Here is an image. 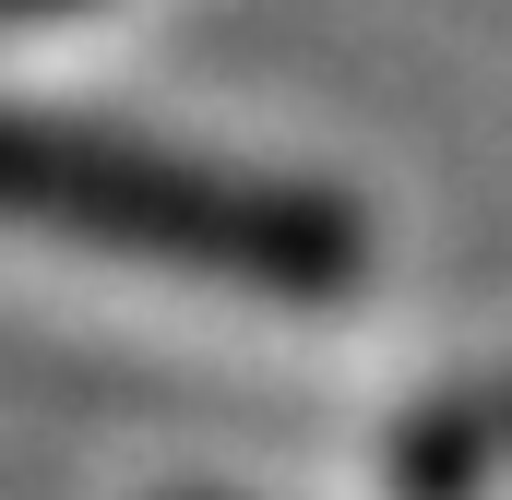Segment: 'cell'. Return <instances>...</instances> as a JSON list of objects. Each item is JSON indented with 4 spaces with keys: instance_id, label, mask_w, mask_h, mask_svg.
Here are the masks:
<instances>
[{
    "instance_id": "obj_1",
    "label": "cell",
    "mask_w": 512,
    "mask_h": 500,
    "mask_svg": "<svg viewBox=\"0 0 512 500\" xmlns=\"http://www.w3.org/2000/svg\"><path fill=\"white\" fill-rule=\"evenodd\" d=\"M0 227L96 239L131 262H167V274H203V286H239V298H286V310L358 298V274H370L358 203H334L310 179L215 167V155L143 143V131L36 120V108H0Z\"/></svg>"
},
{
    "instance_id": "obj_2",
    "label": "cell",
    "mask_w": 512,
    "mask_h": 500,
    "mask_svg": "<svg viewBox=\"0 0 512 500\" xmlns=\"http://www.w3.org/2000/svg\"><path fill=\"white\" fill-rule=\"evenodd\" d=\"M393 477H405V500H489V489L512 477V381L429 405V417L405 429Z\"/></svg>"
},
{
    "instance_id": "obj_3",
    "label": "cell",
    "mask_w": 512,
    "mask_h": 500,
    "mask_svg": "<svg viewBox=\"0 0 512 500\" xmlns=\"http://www.w3.org/2000/svg\"><path fill=\"white\" fill-rule=\"evenodd\" d=\"M24 12H72V0H0V24H24Z\"/></svg>"
}]
</instances>
